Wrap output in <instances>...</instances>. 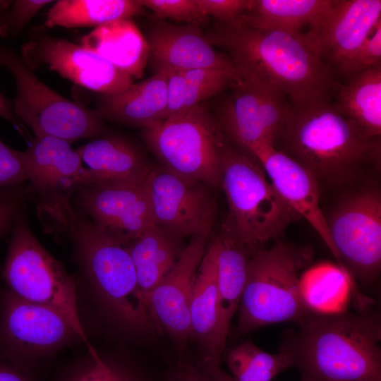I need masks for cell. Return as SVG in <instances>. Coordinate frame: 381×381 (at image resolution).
Instances as JSON below:
<instances>
[{
  "label": "cell",
  "mask_w": 381,
  "mask_h": 381,
  "mask_svg": "<svg viewBox=\"0 0 381 381\" xmlns=\"http://www.w3.org/2000/svg\"><path fill=\"white\" fill-rule=\"evenodd\" d=\"M205 36L224 51L242 80L267 84L292 104L326 99L330 71L307 36L218 23Z\"/></svg>",
  "instance_id": "1"
},
{
  "label": "cell",
  "mask_w": 381,
  "mask_h": 381,
  "mask_svg": "<svg viewBox=\"0 0 381 381\" xmlns=\"http://www.w3.org/2000/svg\"><path fill=\"white\" fill-rule=\"evenodd\" d=\"M378 310L311 316L288 331L279 351L290 354L301 381H381Z\"/></svg>",
  "instance_id": "2"
},
{
  "label": "cell",
  "mask_w": 381,
  "mask_h": 381,
  "mask_svg": "<svg viewBox=\"0 0 381 381\" xmlns=\"http://www.w3.org/2000/svg\"><path fill=\"white\" fill-rule=\"evenodd\" d=\"M281 151L318 183L344 184L380 161V138L368 137L326 99L289 107Z\"/></svg>",
  "instance_id": "3"
},
{
  "label": "cell",
  "mask_w": 381,
  "mask_h": 381,
  "mask_svg": "<svg viewBox=\"0 0 381 381\" xmlns=\"http://www.w3.org/2000/svg\"><path fill=\"white\" fill-rule=\"evenodd\" d=\"M220 164L228 204L220 236L227 241L254 253L301 218L279 195L258 160L231 145L226 136Z\"/></svg>",
  "instance_id": "4"
},
{
  "label": "cell",
  "mask_w": 381,
  "mask_h": 381,
  "mask_svg": "<svg viewBox=\"0 0 381 381\" xmlns=\"http://www.w3.org/2000/svg\"><path fill=\"white\" fill-rule=\"evenodd\" d=\"M310 257L309 249L282 241L253 253L238 308L239 332L310 318L314 310L306 301L298 272Z\"/></svg>",
  "instance_id": "5"
},
{
  "label": "cell",
  "mask_w": 381,
  "mask_h": 381,
  "mask_svg": "<svg viewBox=\"0 0 381 381\" xmlns=\"http://www.w3.org/2000/svg\"><path fill=\"white\" fill-rule=\"evenodd\" d=\"M68 233L78 264L116 318L134 330L159 329L140 289L126 244L75 210Z\"/></svg>",
  "instance_id": "6"
},
{
  "label": "cell",
  "mask_w": 381,
  "mask_h": 381,
  "mask_svg": "<svg viewBox=\"0 0 381 381\" xmlns=\"http://www.w3.org/2000/svg\"><path fill=\"white\" fill-rule=\"evenodd\" d=\"M0 277L16 297L51 308L69 322L76 336L94 349L81 323L73 277L39 242L23 211L16 217Z\"/></svg>",
  "instance_id": "7"
},
{
  "label": "cell",
  "mask_w": 381,
  "mask_h": 381,
  "mask_svg": "<svg viewBox=\"0 0 381 381\" xmlns=\"http://www.w3.org/2000/svg\"><path fill=\"white\" fill-rule=\"evenodd\" d=\"M143 135L164 168L211 187L221 186L220 148L225 135L205 107L150 123L143 127Z\"/></svg>",
  "instance_id": "8"
},
{
  "label": "cell",
  "mask_w": 381,
  "mask_h": 381,
  "mask_svg": "<svg viewBox=\"0 0 381 381\" xmlns=\"http://www.w3.org/2000/svg\"><path fill=\"white\" fill-rule=\"evenodd\" d=\"M29 185L37 200V216L43 231L60 235L69 231L74 208L71 198L94 183L92 174L69 143L52 137H35L24 151Z\"/></svg>",
  "instance_id": "9"
},
{
  "label": "cell",
  "mask_w": 381,
  "mask_h": 381,
  "mask_svg": "<svg viewBox=\"0 0 381 381\" xmlns=\"http://www.w3.org/2000/svg\"><path fill=\"white\" fill-rule=\"evenodd\" d=\"M0 66L10 71L16 82L17 93L12 102L16 116L36 137L52 136L70 143L104 132L103 119L94 110L47 86L12 49L0 46Z\"/></svg>",
  "instance_id": "10"
},
{
  "label": "cell",
  "mask_w": 381,
  "mask_h": 381,
  "mask_svg": "<svg viewBox=\"0 0 381 381\" xmlns=\"http://www.w3.org/2000/svg\"><path fill=\"white\" fill-rule=\"evenodd\" d=\"M326 222L339 261L360 282H375L381 269V194L377 186H366L342 197Z\"/></svg>",
  "instance_id": "11"
},
{
  "label": "cell",
  "mask_w": 381,
  "mask_h": 381,
  "mask_svg": "<svg viewBox=\"0 0 381 381\" xmlns=\"http://www.w3.org/2000/svg\"><path fill=\"white\" fill-rule=\"evenodd\" d=\"M217 106L216 119L225 136L244 151L274 146L280 139L289 106L273 87L255 80L234 86Z\"/></svg>",
  "instance_id": "12"
},
{
  "label": "cell",
  "mask_w": 381,
  "mask_h": 381,
  "mask_svg": "<svg viewBox=\"0 0 381 381\" xmlns=\"http://www.w3.org/2000/svg\"><path fill=\"white\" fill-rule=\"evenodd\" d=\"M77 337L56 310L0 291V358L29 370L33 358Z\"/></svg>",
  "instance_id": "13"
},
{
  "label": "cell",
  "mask_w": 381,
  "mask_h": 381,
  "mask_svg": "<svg viewBox=\"0 0 381 381\" xmlns=\"http://www.w3.org/2000/svg\"><path fill=\"white\" fill-rule=\"evenodd\" d=\"M154 224L174 238L210 230L215 205L202 182L152 167L145 180Z\"/></svg>",
  "instance_id": "14"
},
{
  "label": "cell",
  "mask_w": 381,
  "mask_h": 381,
  "mask_svg": "<svg viewBox=\"0 0 381 381\" xmlns=\"http://www.w3.org/2000/svg\"><path fill=\"white\" fill-rule=\"evenodd\" d=\"M34 28L21 48V56L34 70L40 66L57 72L76 85L101 95L120 92L133 83V78L95 53Z\"/></svg>",
  "instance_id": "15"
},
{
  "label": "cell",
  "mask_w": 381,
  "mask_h": 381,
  "mask_svg": "<svg viewBox=\"0 0 381 381\" xmlns=\"http://www.w3.org/2000/svg\"><path fill=\"white\" fill-rule=\"evenodd\" d=\"M145 180L130 185L86 186L75 194L76 201L96 226L126 243L154 224Z\"/></svg>",
  "instance_id": "16"
},
{
  "label": "cell",
  "mask_w": 381,
  "mask_h": 381,
  "mask_svg": "<svg viewBox=\"0 0 381 381\" xmlns=\"http://www.w3.org/2000/svg\"><path fill=\"white\" fill-rule=\"evenodd\" d=\"M210 231L205 230L190 237L174 267L147 297L148 306L157 325L180 342L192 335L190 298Z\"/></svg>",
  "instance_id": "17"
},
{
  "label": "cell",
  "mask_w": 381,
  "mask_h": 381,
  "mask_svg": "<svg viewBox=\"0 0 381 381\" xmlns=\"http://www.w3.org/2000/svg\"><path fill=\"white\" fill-rule=\"evenodd\" d=\"M145 38L147 61L154 73L200 68L238 73L229 56L207 41L198 25H176L157 19Z\"/></svg>",
  "instance_id": "18"
},
{
  "label": "cell",
  "mask_w": 381,
  "mask_h": 381,
  "mask_svg": "<svg viewBox=\"0 0 381 381\" xmlns=\"http://www.w3.org/2000/svg\"><path fill=\"white\" fill-rule=\"evenodd\" d=\"M247 152L258 160L282 198L306 219L339 260L319 205V183L313 175L274 146H257Z\"/></svg>",
  "instance_id": "19"
},
{
  "label": "cell",
  "mask_w": 381,
  "mask_h": 381,
  "mask_svg": "<svg viewBox=\"0 0 381 381\" xmlns=\"http://www.w3.org/2000/svg\"><path fill=\"white\" fill-rule=\"evenodd\" d=\"M380 22V0L334 1L328 14L310 35V40L323 61L328 59L339 69Z\"/></svg>",
  "instance_id": "20"
},
{
  "label": "cell",
  "mask_w": 381,
  "mask_h": 381,
  "mask_svg": "<svg viewBox=\"0 0 381 381\" xmlns=\"http://www.w3.org/2000/svg\"><path fill=\"white\" fill-rule=\"evenodd\" d=\"M167 104V73L159 72L124 90L101 95L94 111L102 119L144 127L163 119Z\"/></svg>",
  "instance_id": "21"
},
{
  "label": "cell",
  "mask_w": 381,
  "mask_h": 381,
  "mask_svg": "<svg viewBox=\"0 0 381 381\" xmlns=\"http://www.w3.org/2000/svg\"><path fill=\"white\" fill-rule=\"evenodd\" d=\"M75 150L89 167L93 184L138 183L145 179L152 167L133 144L116 136L95 139Z\"/></svg>",
  "instance_id": "22"
},
{
  "label": "cell",
  "mask_w": 381,
  "mask_h": 381,
  "mask_svg": "<svg viewBox=\"0 0 381 381\" xmlns=\"http://www.w3.org/2000/svg\"><path fill=\"white\" fill-rule=\"evenodd\" d=\"M191 334L205 359L219 364L226 341L221 334L218 309L215 248L212 242L198 267L190 303Z\"/></svg>",
  "instance_id": "23"
},
{
  "label": "cell",
  "mask_w": 381,
  "mask_h": 381,
  "mask_svg": "<svg viewBox=\"0 0 381 381\" xmlns=\"http://www.w3.org/2000/svg\"><path fill=\"white\" fill-rule=\"evenodd\" d=\"M80 46L136 78L143 75L148 59L146 38L131 18L95 28L81 38Z\"/></svg>",
  "instance_id": "24"
},
{
  "label": "cell",
  "mask_w": 381,
  "mask_h": 381,
  "mask_svg": "<svg viewBox=\"0 0 381 381\" xmlns=\"http://www.w3.org/2000/svg\"><path fill=\"white\" fill-rule=\"evenodd\" d=\"M333 4L332 0H255L252 9L237 23L302 35H305L303 29L306 27L309 37L322 23Z\"/></svg>",
  "instance_id": "25"
},
{
  "label": "cell",
  "mask_w": 381,
  "mask_h": 381,
  "mask_svg": "<svg viewBox=\"0 0 381 381\" xmlns=\"http://www.w3.org/2000/svg\"><path fill=\"white\" fill-rule=\"evenodd\" d=\"M166 73L167 104L162 120L183 114L227 87H232L243 80L237 73L212 68Z\"/></svg>",
  "instance_id": "26"
},
{
  "label": "cell",
  "mask_w": 381,
  "mask_h": 381,
  "mask_svg": "<svg viewBox=\"0 0 381 381\" xmlns=\"http://www.w3.org/2000/svg\"><path fill=\"white\" fill-rule=\"evenodd\" d=\"M175 239L154 224L125 243L147 304L149 294L171 271L179 259L181 253H178Z\"/></svg>",
  "instance_id": "27"
},
{
  "label": "cell",
  "mask_w": 381,
  "mask_h": 381,
  "mask_svg": "<svg viewBox=\"0 0 381 381\" xmlns=\"http://www.w3.org/2000/svg\"><path fill=\"white\" fill-rule=\"evenodd\" d=\"M368 137L381 135V66L353 74L341 85L334 104Z\"/></svg>",
  "instance_id": "28"
},
{
  "label": "cell",
  "mask_w": 381,
  "mask_h": 381,
  "mask_svg": "<svg viewBox=\"0 0 381 381\" xmlns=\"http://www.w3.org/2000/svg\"><path fill=\"white\" fill-rule=\"evenodd\" d=\"M147 13L140 0H60L47 12L44 26L97 28Z\"/></svg>",
  "instance_id": "29"
},
{
  "label": "cell",
  "mask_w": 381,
  "mask_h": 381,
  "mask_svg": "<svg viewBox=\"0 0 381 381\" xmlns=\"http://www.w3.org/2000/svg\"><path fill=\"white\" fill-rule=\"evenodd\" d=\"M215 248L217 309L222 337L226 341L231 319L238 309L247 271V250L221 236L212 241Z\"/></svg>",
  "instance_id": "30"
},
{
  "label": "cell",
  "mask_w": 381,
  "mask_h": 381,
  "mask_svg": "<svg viewBox=\"0 0 381 381\" xmlns=\"http://www.w3.org/2000/svg\"><path fill=\"white\" fill-rule=\"evenodd\" d=\"M234 381H271L276 375L293 366L289 353L264 351L250 341L230 350L226 357Z\"/></svg>",
  "instance_id": "31"
},
{
  "label": "cell",
  "mask_w": 381,
  "mask_h": 381,
  "mask_svg": "<svg viewBox=\"0 0 381 381\" xmlns=\"http://www.w3.org/2000/svg\"><path fill=\"white\" fill-rule=\"evenodd\" d=\"M87 361L68 369L56 381H134L130 374L101 356L95 349Z\"/></svg>",
  "instance_id": "32"
},
{
  "label": "cell",
  "mask_w": 381,
  "mask_h": 381,
  "mask_svg": "<svg viewBox=\"0 0 381 381\" xmlns=\"http://www.w3.org/2000/svg\"><path fill=\"white\" fill-rule=\"evenodd\" d=\"M49 0H0V36L18 34Z\"/></svg>",
  "instance_id": "33"
},
{
  "label": "cell",
  "mask_w": 381,
  "mask_h": 381,
  "mask_svg": "<svg viewBox=\"0 0 381 381\" xmlns=\"http://www.w3.org/2000/svg\"><path fill=\"white\" fill-rule=\"evenodd\" d=\"M142 4L152 11L157 19H170L186 24L202 25L207 17L196 0H140Z\"/></svg>",
  "instance_id": "34"
},
{
  "label": "cell",
  "mask_w": 381,
  "mask_h": 381,
  "mask_svg": "<svg viewBox=\"0 0 381 381\" xmlns=\"http://www.w3.org/2000/svg\"><path fill=\"white\" fill-rule=\"evenodd\" d=\"M28 181L25 152L11 148L0 138V190L21 186Z\"/></svg>",
  "instance_id": "35"
},
{
  "label": "cell",
  "mask_w": 381,
  "mask_h": 381,
  "mask_svg": "<svg viewBox=\"0 0 381 381\" xmlns=\"http://www.w3.org/2000/svg\"><path fill=\"white\" fill-rule=\"evenodd\" d=\"M32 195L30 185L0 190V240L12 231L17 216Z\"/></svg>",
  "instance_id": "36"
},
{
  "label": "cell",
  "mask_w": 381,
  "mask_h": 381,
  "mask_svg": "<svg viewBox=\"0 0 381 381\" xmlns=\"http://www.w3.org/2000/svg\"><path fill=\"white\" fill-rule=\"evenodd\" d=\"M381 22L358 49L338 71L344 74H355L380 66Z\"/></svg>",
  "instance_id": "37"
},
{
  "label": "cell",
  "mask_w": 381,
  "mask_h": 381,
  "mask_svg": "<svg viewBox=\"0 0 381 381\" xmlns=\"http://www.w3.org/2000/svg\"><path fill=\"white\" fill-rule=\"evenodd\" d=\"M202 11L207 17H213L218 23L233 25L250 11L255 0H196Z\"/></svg>",
  "instance_id": "38"
},
{
  "label": "cell",
  "mask_w": 381,
  "mask_h": 381,
  "mask_svg": "<svg viewBox=\"0 0 381 381\" xmlns=\"http://www.w3.org/2000/svg\"><path fill=\"white\" fill-rule=\"evenodd\" d=\"M0 381H36L28 369L0 358Z\"/></svg>",
  "instance_id": "39"
},
{
  "label": "cell",
  "mask_w": 381,
  "mask_h": 381,
  "mask_svg": "<svg viewBox=\"0 0 381 381\" xmlns=\"http://www.w3.org/2000/svg\"><path fill=\"white\" fill-rule=\"evenodd\" d=\"M0 117L9 121L12 125L15 126L17 131L20 135L26 140L29 143L31 138L26 126L24 125L15 115L12 102L6 98L0 92Z\"/></svg>",
  "instance_id": "40"
},
{
  "label": "cell",
  "mask_w": 381,
  "mask_h": 381,
  "mask_svg": "<svg viewBox=\"0 0 381 381\" xmlns=\"http://www.w3.org/2000/svg\"><path fill=\"white\" fill-rule=\"evenodd\" d=\"M170 381H217L192 365H183L172 376Z\"/></svg>",
  "instance_id": "41"
},
{
  "label": "cell",
  "mask_w": 381,
  "mask_h": 381,
  "mask_svg": "<svg viewBox=\"0 0 381 381\" xmlns=\"http://www.w3.org/2000/svg\"><path fill=\"white\" fill-rule=\"evenodd\" d=\"M204 366L207 373L217 381H234L231 376L225 373L219 365L212 361L204 360Z\"/></svg>",
  "instance_id": "42"
},
{
  "label": "cell",
  "mask_w": 381,
  "mask_h": 381,
  "mask_svg": "<svg viewBox=\"0 0 381 381\" xmlns=\"http://www.w3.org/2000/svg\"><path fill=\"white\" fill-rule=\"evenodd\" d=\"M351 381H359V380H351ZM362 381H364V380H362Z\"/></svg>",
  "instance_id": "43"
}]
</instances>
